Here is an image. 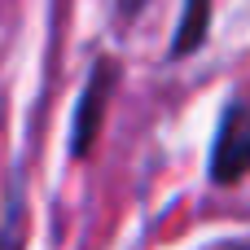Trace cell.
<instances>
[{
    "label": "cell",
    "mask_w": 250,
    "mask_h": 250,
    "mask_svg": "<svg viewBox=\"0 0 250 250\" xmlns=\"http://www.w3.org/2000/svg\"><path fill=\"white\" fill-rule=\"evenodd\" d=\"M246 171H250V83L237 88L220 110V127H215L211 158H207V180L237 185Z\"/></svg>",
    "instance_id": "cell-1"
},
{
    "label": "cell",
    "mask_w": 250,
    "mask_h": 250,
    "mask_svg": "<svg viewBox=\"0 0 250 250\" xmlns=\"http://www.w3.org/2000/svg\"><path fill=\"white\" fill-rule=\"evenodd\" d=\"M202 250H250V242H220V246H202Z\"/></svg>",
    "instance_id": "cell-4"
},
{
    "label": "cell",
    "mask_w": 250,
    "mask_h": 250,
    "mask_svg": "<svg viewBox=\"0 0 250 250\" xmlns=\"http://www.w3.org/2000/svg\"><path fill=\"white\" fill-rule=\"evenodd\" d=\"M141 4H145V0H119V9H123V18H132V13H136Z\"/></svg>",
    "instance_id": "cell-5"
},
{
    "label": "cell",
    "mask_w": 250,
    "mask_h": 250,
    "mask_svg": "<svg viewBox=\"0 0 250 250\" xmlns=\"http://www.w3.org/2000/svg\"><path fill=\"white\" fill-rule=\"evenodd\" d=\"M211 31V0H185V13L176 22V35H171V57H189L202 48Z\"/></svg>",
    "instance_id": "cell-3"
},
{
    "label": "cell",
    "mask_w": 250,
    "mask_h": 250,
    "mask_svg": "<svg viewBox=\"0 0 250 250\" xmlns=\"http://www.w3.org/2000/svg\"><path fill=\"white\" fill-rule=\"evenodd\" d=\"M110 83H114V66H110V62H101V66L92 70V79H88L83 101H79L75 154H88V145H92V136H97V123H101V105H105V97H110Z\"/></svg>",
    "instance_id": "cell-2"
}]
</instances>
